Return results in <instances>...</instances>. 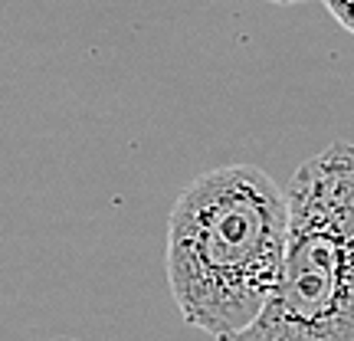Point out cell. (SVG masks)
<instances>
[{"instance_id":"obj_3","label":"cell","mask_w":354,"mask_h":341,"mask_svg":"<svg viewBox=\"0 0 354 341\" xmlns=\"http://www.w3.org/2000/svg\"><path fill=\"white\" fill-rule=\"evenodd\" d=\"M322 3H325V10L354 37V0H322Z\"/></svg>"},{"instance_id":"obj_1","label":"cell","mask_w":354,"mask_h":341,"mask_svg":"<svg viewBox=\"0 0 354 341\" xmlns=\"http://www.w3.org/2000/svg\"><path fill=\"white\" fill-rule=\"evenodd\" d=\"M286 223V187L263 167L194 177L167 216V286L180 318L216 341L250 329L279 279Z\"/></svg>"},{"instance_id":"obj_4","label":"cell","mask_w":354,"mask_h":341,"mask_svg":"<svg viewBox=\"0 0 354 341\" xmlns=\"http://www.w3.org/2000/svg\"><path fill=\"white\" fill-rule=\"evenodd\" d=\"M269 3H302V0H269Z\"/></svg>"},{"instance_id":"obj_2","label":"cell","mask_w":354,"mask_h":341,"mask_svg":"<svg viewBox=\"0 0 354 341\" xmlns=\"http://www.w3.org/2000/svg\"><path fill=\"white\" fill-rule=\"evenodd\" d=\"M279 279L250 329L227 341H354V145L331 141L286 187Z\"/></svg>"}]
</instances>
